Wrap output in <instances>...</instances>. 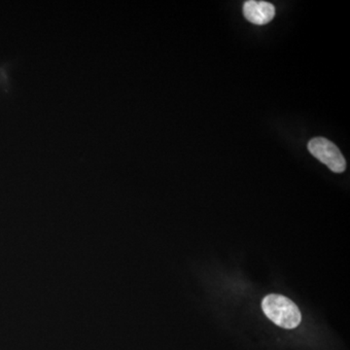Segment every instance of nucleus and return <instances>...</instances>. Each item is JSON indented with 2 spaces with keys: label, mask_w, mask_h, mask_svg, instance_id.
Wrapping results in <instances>:
<instances>
[{
  "label": "nucleus",
  "mask_w": 350,
  "mask_h": 350,
  "mask_svg": "<svg viewBox=\"0 0 350 350\" xmlns=\"http://www.w3.org/2000/svg\"><path fill=\"white\" fill-rule=\"evenodd\" d=\"M262 312L271 321L284 329L300 325L301 314L294 301L278 294H269L262 301Z\"/></svg>",
  "instance_id": "f257e3e1"
},
{
  "label": "nucleus",
  "mask_w": 350,
  "mask_h": 350,
  "mask_svg": "<svg viewBox=\"0 0 350 350\" xmlns=\"http://www.w3.org/2000/svg\"><path fill=\"white\" fill-rule=\"evenodd\" d=\"M313 157L326 165L333 172L342 174L347 169V161L336 144L324 137L312 138L308 144Z\"/></svg>",
  "instance_id": "f03ea898"
},
{
  "label": "nucleus",
  "mask_w": 350,
  "mask_h": 350,
  "mask_svg": "<svg viewBox=\"0 0 350 350\" xmlns=\"http://www.w3.org/2000/svg\"><path fill=\"white\" fill-rule=\"evenodd\" d=\"M243 15L252 24L266 25L275 18V8L269 2L250 0L244 3Z\"/></svg>",
  "instance_id": "7ed1b4c3"
}]
</instances>
